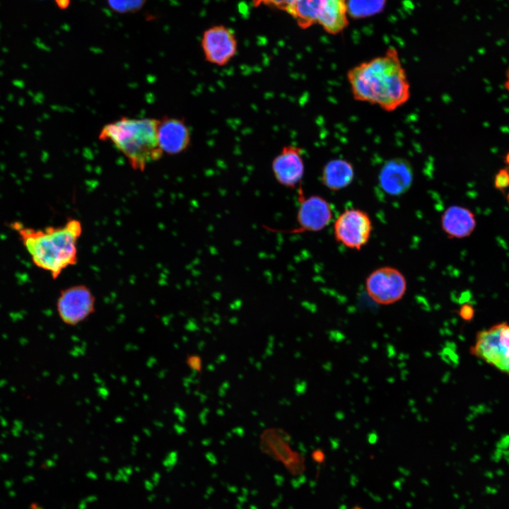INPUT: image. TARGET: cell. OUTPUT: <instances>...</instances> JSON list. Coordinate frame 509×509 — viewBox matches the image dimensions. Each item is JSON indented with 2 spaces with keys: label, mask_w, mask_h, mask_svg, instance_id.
Wrapping results in <instances>:
<instances>
[{
  "label": "cell",
  "mask_w": 509,
  "mask_h": 509,
  "mask_svg": "<svg viewBox=\"0 0 509 509\" xmlns=\"http://www.w3.org/2000/svg\"><path fill=\"white\" fill-rule=\"evenodd\" d=\"M476 226L474 213L469 209L452 205L441 216V228L449 238L462 239L469 237Z\"/></svg>",
  "instance_id": "obj_14"
},
{
  "label": "cell",
  "mask_w": 509,
  "mask_h": 509,
  "mask_svg": "<svg viewBox=\"0 0 509 509\" xmlns=\"http://www.w3.org/2000/svg\"><path fill=\"white\" fill-rule=\"evenodd\" d=\"M157 138L162 151L171 156L186 151L192 142L191 131L185 120L166 115L158 119Z\"/></svg>",
  "instance_id": "obj_12"
},
{
  "label": "cell",
  "mask_w": 509,
  "mask_h": 509,
  "mask_svg": "<svg viewBox=\"0 0 509 509\" xmlns=\"http://www.w3.org/2000/svg\"><path fill=\"white\" fill-rule=\"evenodd\" d=\"M413 179L411 164L402 158L387 160L382 167L378 176L380 187L391 196H399L406 192L412 185Z\"/></svg>",
  "instance_id": "obj_13"
},
{
  "label": "cell",
  "mask_w": 509,
  "mask_h": 509,
  "mask_svg": "<svg viewBox=\"0 0 509 509\" xmlns=\"http://www.w3.org/2000/svg\"><path fill=\"white\" fill-rule=\"evenodd\" d=\"M505 76H506V79L504 83V87L509 92V66L506 71Z\"/></svg>",
  "instance_id": "obj_24"
},
{
  "label": "cell",
  "mask_w": 509,
  "mask_h": 509,
  "mask_svg": "<svg viewBox=\"0 0 509 509\" xmlns=\"http://www.w3.org/2000/svg\"><path fill=\"white\" fill-rule=\"evenodd\" d=\"M187 365L194 370L201 371V360L199 356L192 355L187 359Z\"/></svg>",
  "instance_id": "obj_21"
},
{
  "label": "cell",
  "mask_w": 509,
  "mask_h": 509,
  "mask_svg": "<svg viewBox=\"0 0 509 509\" xmlns=\"http://www.w3.org/2000/svg\"><path fill=\"white\" fill-rule=\"evenodd\" d=\"M348 0H297L296 16L303 29L319 24L325 32L337 35L349 25Z\"/></svg>",
  "instance_id": "obj_4"
},
{
  "label": "cell",
  "mask_w": 509,
  "mask_h": 509,
  "mask_svg": "<svg viewBox=\"0 0 509 509\" xmlns=\"http://www.w3.org/2000/svg\"><path fill=\"white\" fill-rule=\"evenodd\" d=\"M504 162L507 165V166H509V152H508L505 155Z\"/></svg>",
  "instance_id": "obj_25"
},
{
  "label": "cell",
  "mask_w": 509,
  "mask_h": 509,
  "mask_svg": "<svg viewBox=\"0 0 509 509\" xmlns=\"http://www.w3.org/2000/svg\"><path fill=\"white\" fill-rule=\"evenodd\" d=\"M365 289L375 303L390 305L402 298L406 290V281L398 269L384 267L369 274L365 281Z\"/></svg>",
  "instance_id": "obj_9"
},
{
  "label": "cell",
  "mask_w": 509,
  "mask_h": 509,
  "mask_svg": "<svg viewBox=\"0 0 509 509\" xmlns=\"http://www.w3.org/2000/svg\"><path fill=\"white\" fill-rule=\"evenodd\" d=\"M372 222L368 213L358 209H349L341 213L334 223L336 240L343 245L360 250L368 242Z\"/></svg>",
  "instance_id": "obj_8"
},
{
  "label": "cell",
  "mask_w": 509,
  "mask_h": 509,
  "mask_svg": "<svg viewBox=\"0 0 509 509\" xmlns=\"http://www.w3.org/2000/svg\"><path fill=\"white\" fill-rule=\"evenodd\" d=\"M201 47L207 62L223 66L236 54L238 42L232 30L224 25H218L204 31Z\"/></svg>",
  "instance_id": "obj_10"
},
{
  "label": "cell",
  "mask_w": 509,
  "mask_h": 509,
  "mask_svg": "<svg viewBox=\"0 0 509 509\" xmlns=\"http://www.w3.org/2000/svg\"><path fill=\"white\" fill-rule=\"evenodd\" d=\"M18 232L33 263L57 279L62 272L78 262L77 243L82 234V224L76 218L63 226L33 229L16 222Z\"/></svg>",
  "instance_id": "obj_2"
},
{
  "label": "cell",
  "mask_w": 509,
  "mask_h": 509,
  "mask_svg": "<svg viewBox=\"0 0 509 509\" xmlns=\"http://www.w3.org/2000/svg\"><path fill=\"white\" fill-rule=\"evenodd\" d=\"M296 1L297 0H252L255 6H258L262 4L274 6L280 10L287 12L294 18L296 16Z\"/></svg>",
  "instance_id": "obj_18"
},
{
  "label": "cell",
  "mask_w": 509,
  "mask_h": 509,
  "mask_svg": "<svg viewBox=\"0 0 509 509\" xmlns=\"http://www.w3.org/2000/svg\"><path fill=\"white\" fill-rule=\"evenodd\" d=\"M312 459L318 463H322L324 460V452L320 450H315L312 454Z\"/></svg>",
  "instance_id": "obj_22"
},
{
  "label": "cell",
  "mask_w": 509,
  "mask_h": 509,
  "mask_svg": "<svg viewBox=\"0 0 509 509\" xmlns=\"http://www.w3.org/2000/svg\"><path fill=\"white\" fill-rule=\"evenodd\" d=\"M271 171L281 186L288 189L298 187L305 174L302 148L293 144L283 146L271 161Z\"/></svg>",
  "instance_id": "obj_11"
},
{
  "label": "cell",
  "mask_w": 509,
  "mask_h": 509,
  "mask_svg": "<svg viewBox=\"0 0 509 509\" xmlns=\"http://www.w3.org/2000/svg\"><path fill=\"white\" fill-rule=\"evenodd\" d=\"M107 1L114 11L126 13L139 11L146 0H107Z\"/></svg>",
  "instance_id": "obj_17"
},
{
  "label": "cell",
  "mask_w": 509,
  "mask_h": 509,
  "mask_svg": "<svg viewBox=\"0 0 509 509\" xmlns=\"http://www.w3.org/2000/svg\"><path fill=\"white\" fill-rule=\"evenodd\" d=\"M471 354L509 376V324H495L477 332Z\"/></svg>",
  "instance_id": "obj_5"
},
{
  "label": "cell",
  "mask_w": 509,
  "mask_h": 509,
  "mask_svg": "<svg viewBox=\"0 0 509 509\" xmlns=\"http://www.w3.org/2000/svg\"><path fill=\"white\" fill-rule=\"evenodd\" d=\"M354 175V168L351 162L344 158H334L324 164L320 177L324 187L332 191H338L348 187Z\"/></svg>",
  "instance_id": "obj_15"
},
{
  "label": "cell",
  "mask_w": 509,
  "mask_h": 509,
  "mask_svg": "<svg viewBox=\"0 0 509 509\" xmlns=\"http://www.w3.org/2000/svg\"><path fill=\"white\" fill-rule=\"evenodd\" d=\"M459 315L462 320L470 321L474 315V307L469 303L463 304L459 310Z\"/></svg>",
  "instance_id": "obj_20"
},
{
  "label": "cell",
  "mask_w": 509,
  "mask_h": 509,
  "mask_svg": "<svg viewBox=\"0 0 509 509\" xmlns=\"http://www.w3.org/2000/svg\"><path fill=\"white\" fill-rule=\"evenodd\" d=\"M494 187L504 192L509 187V166L500 169L496 174L493 181Z\"/></svg>",
  "instance_id": "obj_19"
},
{
  "label": "cell",
  "mask_w": 509,
  "mask_h": 509,
  "mask_svg": "<svg viewBox=\"0 0 509 509\" xmlns=\"http://www.w3.org/2000/svg\"><path fill=\"white\" fill-rule=\"evenodd\" d=\"M385 0H348V14L362 18L378 13L384 7Z\"/></svg>",
  "instance_id": "obj_16"
},
{
  "label": "cell",
  "mask_w": 509,
  "mask_h": 509,
  "mask_svg": "<svg viewBox=\"0 0 509 509\" xmlns=\"http://www.w3.org/2000/svg\"><path fill=\"white\" fill-rule=\"evenodd\" d=\"M95 310V298L91 290L83 284L63 289L57 301V313L62 321L76 326L89 317Z\"/></svg>",
  "instance_id": "obj_7"
},
{
  "label": "cell",
  "mask_w": 509,
  "mask_h": 509,
  "mask_svg": "<svg viewBox=\"0 0 509 509\" xmlns=\"http://www.w3.org/2000/svg\"><path fill=\"white\" fill-rule=\"evenodd\" d=\"M506 199H507V201H508V204H509V192H508V194H507Z\"/></svg>",
  "instance_id": "obj_26"
},
{
  "label": "cell",
  "mask_w": 509,
  "mask_h": 509,
  "mask_svg": "<svg viewBox=\"0 0 509 509\" xmlns=\"http://www.w3.org/2000/svg\"><path fill=\"white\" fill-rule=\"evenodd\" d=\"M70 0H56L57 5L61 8H65L69 4Z\"/></svg>",
  "instance_id": "obj_23"
},
{
  "label": "cell",
  "mask_w": 509,
  "mask_h": 509,
  "mask_svg": "<svg viewBox=\"0 0 509 509\" xmlns=\"http://www.w3.org/2000/svg\"><path fill=\"white\" fill-rule=\"evenodd\" d=\"M353 98L392 112L408 102L411 86L398 51L385 52L351 68L346 74Z\"/></svg>",
  "instance_id": "obj_1"
},
{
  "label": "cell",
  "mask_w": 509,
  "mask_h": 509,
  "mask_svg": "<svg viewBox=\"0 0 509 509\" xmlns=\"http://www.w3.org/2000/svg\"><path fill=\"white\" fill-rule=\"evenodd\" d=\"M297 226L288 230H279L264 226L265 229L287 234H301L306 232H318L324 229L332 218L330 204L321 196H305L302 186L298 187Z\"/></svg>",
  "instance_id": "obj_6"
},
{
  "label": "cell",
  "mask_w": 509,
  "mask_h": 509,
  "mask_svg": "<svg viewBox=\"0 0 509 509\" xmlns=\"http://www.w3.org/2000/svg\"><path fill=\"white\" fill-rule=\"evenodd\" d=\"M158 122L155 118L122 117L105 124L98 138L111 143L134 170L143 171L163 154L158 142Z\"/></svg>",
  "instance_id": "obj_3"
}]
</instances>
